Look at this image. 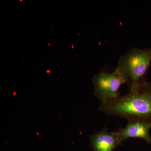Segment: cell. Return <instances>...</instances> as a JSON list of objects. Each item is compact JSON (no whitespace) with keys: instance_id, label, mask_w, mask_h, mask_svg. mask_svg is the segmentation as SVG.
Instances as JSON below:
<instances>
[{"instance_id":"cell-1","label":"cell","mask_w":151,"mask_h":151,"mask_svg":"<svg viewBox=\"0 0 151 151\" xmlns=\"http://www.w3.org/2000/svg\"><path fill=\"white\" fill-rule=\"evenodd\" d=\"M99 111L128 122L151 124V82L145 81L129 88V92L109 102L101 103Z\"/></svg>"},{"instance_id":"cell-2","label":"cell","mask_w":151,"mask_h":151,"mask_svg":"<svg viewBox=\"0 0 151 151\" xmlns=\"http://www.w3.org/2000/svg\"><path fill=\"white\" fill-rule=\"evenodd\" d=\"M151 61V48H133L120 58L116 68L130 88L146 81L145 77Z\"/></svg>"},{"instance_id":"cell-3","label":"cell","mask_w":151,"mask_h":151,"mask_svg":"<svg viewBox=\"0 0 151 151\" xmlns=\"http://www.w3.org/2000/svg\"><path fill=\"white\" fill-rule=\"evenodd\" d=\"M94 86V95L101 103L109 102L120 96L119 89L126 81L116 68L113 72L106 70H100L92 78Z\"/></svg>"},{"instance_id":"cell-4","label":"cell","mask_w":151,"mask_h":151,"mask_svg":"<svg viewBox=\"0 0 151 151\" xmlns=\"http://www.w3.org/2000/svg\"><path fill=\"white\" fill-rule=\"evenodd\" d=\"M90 146L93 151H113L122 142L118 132H110L107 127L90 137Z\"/></svg>"},{"instance_id":"cell-5","label":"cell","mask_w":151,"mask_h":151,"mask_svg":"<svg viewBox=\"0 0 151 151\" xmlns=\"http://www.w3.org/2000/svg\"><path fill=\"white\" fill-rule=\"evenodd\" d=\"M151 124L139 122H128L127 126L117 131L122 142L131 138L142 139L151 145L150 131Z\"/></svg>"}]
</instances>
